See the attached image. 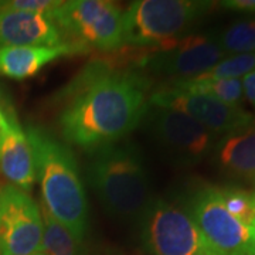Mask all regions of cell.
Here are the masks:
<instances>
[{
  "label": "cell",
  "mask_w": 255,
  "mask_h": 255,
  "mask_svg": "<svg viewBox=\"0 0 255 255\" xmlns=\"http://www.w3.org/2000/svg\"><path fill=\"white\" fill-rule=\"evenodd\" d=\"M149 90L146 74L92 61L65 87L58 117L61 135L92 152L117 143L145 119Z\"/></svg>",
  "instance_id": "cell-1"
},
{
  "label": "cell",
  "mask_w": 255,
  "mask_h": 255,
  "mask_svg": "<svg viewBox=\"0 0 255 255\" xmlns=\"http://www.w3.org/2000/svg\"><path fill=\"white\" fill-rule=\"evenodd\" d=\"M26 135L40 182L41 204L82 243L88 227V200L73 152L41 128L30 127Z\"/></svg>",
  "instance_id": "cell-2"
},
{
  "label": "cell",
  "mask_w": 255,
  "mask_h": 255,
  "mask_svg": "<svg viewBox=\"0 0 255 255\" xmlns=\"http://www.w3.org/2000/svg\"><path fill=\"white\" fill-rule=\"evenodd\" d=\"M88 180L107 214L137 221L152 200L145 160L133 143H112L92 152Z\"/></svg>",
  "instance_id": "cell-3"
},
{
  "label": "cell",
  "mask_w": 255,
  "mask_h": 255,
  "mask_svg": "<svg viewBox=\"0 0 255 255\" xmlns=\"http://www.w3.org/2000/svg\"><path fill=\"white\" fill-rule=\"evenodd\" d=\"M213 1L199 0H136L124 13V44L156 47L187 36L213 7Z\"/></svg>",
  "instance_id": "cell-4"
},
{
  "label": "cell",
  "mask_w": 255,
  "mask_h": 255,
  "mask_svg": "<svg viewBox=\"0 0 255 255\" xmlns=\"http://www.w3.org/2000/svg\"><path fill=\"white\" fill-rule=\"evenodd\" d=\"M124 11L108 0H70L61 1L53 20L64 41L80 48L115 51L124 46Z\"/></svg>",
  "instance_id": "cell-5"
},
{
  "label": "cell",
  "mask_w": 255,
  "mask_h": 255,
  "mask_svg": "<svg viewBox=\"0 0 255 255\" xmlns=\"http://www.w3.org/2000/svg\"><path fill=\"white\" fill-rule=\"evenodd\" d=\"M137 223L142 244L150 255H211L184 206L152 199Z\"/></svg>",
  "instance_id": "cell-6"
},
{
  "label": "cell",
  "mask_w": 255,
  "mask_h": 255,
  "mask_svg": "<svg viewBox=\"0 0 255 255\" xmlns=\"http://www.w3.org/2000/svg\"><path fill=\"white\" fill-rule=\"evenodd\" d=\"M184 209L200 230L211 255H255V228L228 213L217 187L196 189Z\"/></svg>",
  "instance_id": "cell-7"
},
{
  "label": "cell",
  "mask_w": 255,
  "mask_h": 255,
  "mask_svg": "<svg viewBox=\"0 0 255 255\" xmlns=\"http://www.w3.org/2000/svg\"><path fill=\"white\" fill-rule=\"evenodd\" d=\"M143 121L156 145L173 163L191 166L214 150L216 136L180 111L149 105Z\"/></svg>",
  "instance_id": "cell-8"
},
{
  "label": "cell",
  "mask_w": 255,
  "mask_h": 255,
  "mask_svg": "<svg viewBox=\"0 0 255 255\" xmlns=\"http://www.w3.org/2000/svg\"><path fill=\"white\" fill-rule=\"evenodd\" d=\"M224 57L216 33L187 34L170 44L153 48L143 57L140 65L147 74L169 78V82L187 81L210 71Z\"/></svg>",
  "instance_id": "cell-9"
},
{
  "label": "cell",
  "mask_w": 255,
  "mask_h": 255,
  "mask_svg": "<svg viewBox=\"0 0 255 255\" xmlns=\"http://www.w3.org/2000/svg\"><path fill=\"white\" fill-rule=\"evenodd\" d=\"M41 210L31 196L0 184V255H37L43 240Z\"/></svg>",
  "instance_id": "cell-10"
},
{
  "label": "cell",
  "mask_w": 255,
  "mask_h": 255,
  "mask_svg": "<svg viewBox=\"0 0 255 255\" xmlns=\"http://www.w3.org/2000/svg\"><path fill=\"white\" fill-rule=\"evenodd\" d=\"M149 105L180 111L197 121L214 136H226L237 132L255 119L254 115L243 107L228 105L207 95L180 91L167 84L150 94Z\"/></svg>",
  "instance_id": "cell-11"
},
{
  "label": "cell",
  "mask_w": 255,
  "mask_h": 255,
  "mask_svg": "<svg viewBox=\"0 0 255 255\" xmlns=\"http://www.w3.org/2000/svg\"><path fill=\"white\" fill-rule=\"evenodd\" d=\"M53 20L43 14L0 7V48L64 44Z\"/></svg>",
  "instance_id": "cell-12"
},
{
  "label": "cell",
  "mask_w": 255,
  "mask_h": 255,
  "mask_svg": "<svg viewBox=\"0 0 255 255\" xmlns=\"http://www.w3.org/2000/svg\"><path fill=\"white\" fill-rule=\"evenodd\" d=\"M4 117L6 122L1 127L0 140V170L10 184L28 193L37 179L31 146L16 117L11 112Z\"/></svg>",
  "instance_id": "cell-13"
},
{
  "label": "cell",
  "mask_w": 255,
  "mask_h": 255,
  "mask_svg": "<svg viewBox=\"0 0 255 255\" xmlns=\"http://www.w3.org/2000/svg\"><path fill=\"white\" fill-rule=\"evenodd\" d=\"M77 53L82 51L68 43L55 47L27 46L0 48V74L11 80H26L37 75L46 65L55 60Z\"/></svg>",
  "instance_id": "cell-14"
},
{
  "label": "cell",
  "mask_w": 255,
  "mask_h": 255,
  "mask_svg": "<svg viewBox=\"0 0 255 255\" xmlns=\"http://www.w3.org/2000/svg\"><path fill=\"white\" fill-rule=\"evenodd\" d=\"M213 152L220 170L230 177L255 179V119L248 127L221 137Z\"/></svg>",
  "instance_id": "cell-15"
},
{
  "label": "cell",
  "mask_w": 255,
  "mask_h": 255,
  "mask_svg": "<svg viewBox=\"0 0 255 255\" xmlns=\"http://www.w3.org/2000/svg\"><path fill=\"white\" fill-rule=\"evenodd\" d=\"M167 85L190 94L207 95L228 105H238L244 100L243 80H214V78H193L187 81L169 82Z\"/></svg>",
  "instance_id": "cell-16"
},
{
  "label": "cell",
  "mask_w": 255,
  "mask_h": 255,
  "mask_svg": "<svg viewBox=\"0 0 255 255\" xmlns=\"http://www.w3.org/2000/svg\"><path fill=\"white\" fill-rule=\"evenodd\" d=\"M43 217V240L41 254L43 255H81L82 243L73 233L61 224L40 204Z\"/></svg>",
  "instance_id": "cell-17"
},
{
  "label": "cell",
  "mask_w": 255,
  "mask_h": 255,
  "mask_svg": "<svg viewBox=\"0 0 255 255\" xmlns=\"http://www.w3.org/2000/svg\"><path fill=\"white\" fill-rule=\"evenodd\" d=\"M216 38L226 55L255 53V16L231 23Z\"/></svg>",
  "instance_id": "cell-18"
},
{
  "label": "cell",
  "mask_w": 255,
  "mask_h": 255,
  "mask_svg": "<svg viewBox=\"0 0 255 255\" xmlns=\"http://www.w3.org/2000/svg\"><path fill=\"white\" fill-rule=\"evenodd\" d=\"M217 190L228 213L243 224L254 227L255 193L241 190L237 187H217Z\"/></svg>",
  "instance_id": "cell-19"
},
{
  "label": "cell",
  "mask_w": 255,
  "mask_h": 255,
  "mask_svg": "<svg viewBox=\"0 0 255 255\" xmlns=\"http://www.w3.org/2000/svg\"><path fill=\"white\" fill-rule=\"evenodd\" d=\"M253 71H255V53L226 55L217 65L197 78L241 80Z\"/></svg>",
  "instance_id": "cell-20"
},
{
  "label": "cell",
  "mask_w": 255,
  "mask_h": 255,
  "mask_svg": "<svg viewBox=\"0 0 255 255\" xmlns=\"http://www.w3.org/2000/svg\"><path fill=\"white\" fill-rule=\"evenodd\" d=\"M60 4H61V1H58V0H6V1H0V7L37 13V14H43L48 18H51L55 10L60 7Z\"/></svg>",
  "instance_id": "cell-21"
},
{
  "label": "cell",
  "mask_w": 255,
  "mask_h": 255,
  "mask_svg": "<svg viewBox=\"0 0 255 255\" xmlns=\"http://www.w3.org/2000/svg\"><path fill=\"white\" fill-rule=\"evenodd\" d=\"M220 4L227 10L255 14V0H224Z\"/></svg>",
  "instance_id": "cell-22"
},
{
  "label": "cell",
  "mask_w": 255,
  "mask_h": 255,
  "mask_svg": "<svg viewBox=\"0 0 255 255\" xmlns=\"http://www.w3.org/2000/svg\"><path fill=\"white\" fill-rule=\"evenodd\" d=\"M243 90H244V98L255 108V71L243 78Z\"/></svg>",
  "instance_id": "cell-23"
},
{
  "label": "cell",
  "mask_w": 255,
  "mask_h": 255,
  "mask_svg": "<svg viewBox=\"0 0 255 255\" xmlns=\"http://www.w3.org/2000/svg\"><path fill=\"white\" fill-rule=\"evenodd\" d=\"M4 122H6V117H4V114L0 111V128L4 125Z\"/></svg>",
  "instance_id": "cell-24"
},
{
  "label": "cell",
  "mask_w": 255,
  "mask_h": 255,
  "mask_svg": "<svg viewBox=\"0 0 255 255\" xmlns=\"http://www.w3.org/2000/svg\"><path fill=\"white\" fill-rule=\"evenodd\" d=\"M0 140H1V128H0Z\"/></svg>",
  "instance_id": "cell-25"
},
{
  "label": "cell",
  "mask_w": 255,
  "mask_h": 255,
  "mask_svg": "<svg viewBox=\"0 0 255 255\" xmlns=\"http://www.w3.org/2000/svg\"><path fill=\"white\" fill-rule=\"evenodd\" d=\"M37 255H43V254H41V253H40V254H37Z\"/></svg>",
  "instance_id": "cell-26"
},
{
  "label": "cell",
  "mask_w": 255,
  "mask_h": 255,
  "mask_svg": "<svg viewBox=\"0 0 255 255\" xmlns=\"http://www.w3.org/2000/svg\"><path fill=\"white\" fill-rule=\"evenodd\" d=\"M254 228H255V223H254Z\"/></svg>",
  "instance_id": "cell-27"
}]
</instances>
